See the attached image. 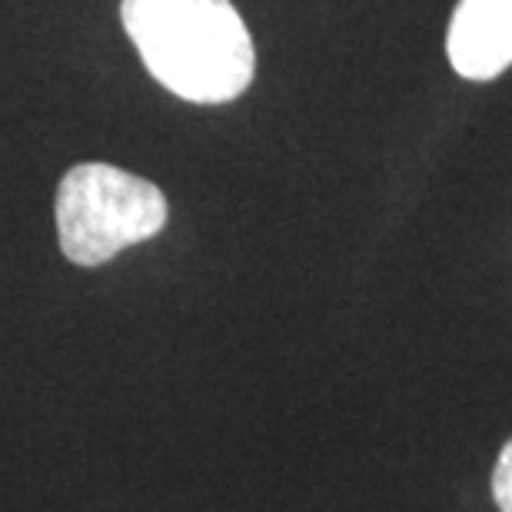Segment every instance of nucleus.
Listing matches in <instances>:
<instances>
[{"label":"nucleus","mask_w":512,"mask_h":512,"mask_svg":"<svg viewBox=\"0 0 512 512\" xmlns=\"http://www.w3.org/2000/svg\"><path fill=\"white\" fill-rule=\"evenodd\" d=\"M143 67L187 104H230L253 84V37L230 0H120Z\"/></svg>","instance_id":"f257e3e1"},{"label":"nucleus","mask_w":512,"mask_h":512,"mask_svg":"<svg viewBox=\"0 0 512 512\" xmlns=\"http://www.w3.org/2000/svg\"><path fill=\"white\" fill-rule=\"evenodd\" d=\"M54 220L60 253L90 270L157 237L167 227V197L137 173L110 163H77L57 187Z\"/></svg>","instance_id":"f03ea898"},{"label":"nucleus","mask_w":512,"mask_h":512,"mask_svg":"<svg viewBox=\"0 0 512 512\" xmlns=\"http://www.w3.org/2000/svg\"><path fill=\"white\" fill-rule=\"evenodd\" d=\"M449 67L463 80H496L512 67V0H459L446 34Z\"/></svg>","instance_id":"7ed1b4c3"},{"label":"nucleus","mask_w":512,"mask_h":512,"mask_svg":"<svg viewBox=\"0 0 512 512\" xmlns=\"http://www.w3.org/2000/svg\"><path fill=\"white\" fill-rule=\"evenodd\" d=\"M493 499L499 512H512V439L503 446L493 469Z\"/></svg>","instance_id":"20e7f679"}]
</instances>
